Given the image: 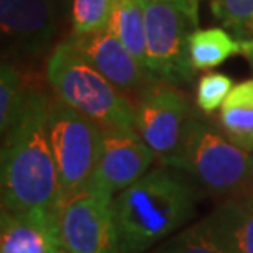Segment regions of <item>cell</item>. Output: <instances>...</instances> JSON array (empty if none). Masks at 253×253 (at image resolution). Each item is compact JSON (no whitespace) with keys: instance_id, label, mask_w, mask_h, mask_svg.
Listing matches in <instances>:
<instances>
[{"instance_id":"obj_10","label":"cell","mask_w":253,"mask_h":253,"mask_svg":"<svg viewBox=\"0 0 253 253\" xmlns=\"http://www.w3.org/2000/svg\"><path fill=\"white\" fill-rule=\"evenodd\" d=\"M2 35L18 54L46 56L56 35L54 0H0Z\"/></svg>"},{"instance_id":"obj_17","label":"cell","mask_w":253,"mask_h":253,"mask_svg":"<svg viewBox=\"0 0 253 253\" xmlns=\"http://www.w3.org/2000/svg\"><path fill=\"white\" fill-rule=\"evenodd\" d=\"M28 89H25L20 71L10 63L0 66V131L2 136L12 128L22 112Z\"/></svg>"},{"instance_id":"obj_14","label":"cell","mask_w":253,"mask_h":253,"mask_svg":"<svg viewBox=\"0 0 253 253\" xmlns=\"http://www.w3.org/2000/svg\"><path fill=\"white\" fill-rule=\"evenodd\" d=\"M235 54L253 64V40H239L224 28L194 30L189 35V58L196 71L214 69Z\"/></svg>"},{"instance_id":"obj_20","label":"cell","mask_w":253,"mask_h":253,"mask_svg":"<svg viewBox=\"0 0 253 253\" xmlns=\"http://www.w3.org/2000/svg\"><path fill=\"white\" fill-rule=\"evenodd\" d=\"M119 2L120 0H73V33H89L107 28Z\"/></svg>"},{"instance_id":"obj_9","label":"cell","mask_w":253,"mask_h":253,"mask_svg":"<svg viewBox=\"0 0 253 253\" xmlns=\"http://www.w3.org/2000/svg\"><path fill=\"white\" fill-rule=\"evenodd\" d=\"M155 158L136 130H104L97 165L85 188L114 197L148 173Z\"/></svg>"},{"instance_id":"obj_15","label":"cell","mask_w":253,"mask_h":253,"mask_svg":"<svg viewBox=\"0 0 253 253\" xmlns=\"http://www.w3.org/2000/svg\"><path fill=\"white\" fill-rule=\"evenodd\" d=\"M219 126L232 143L253 153V79L234 85L220 107Z\"/></svg>"},{"instance_id":"obj_1","label":"cell","mask_w":253,"mask_h":253,"mask_svg":"<svg viewBox=\"0 0 253 253\" xmlns=\"http://www.w3.org/2000/svg\"><path fill=\"white\" fill-rule=\"evenodd\" d=\"M49 99L30 87L27 100L2 140L0 189L2 209L59 224L61 189L48 138Z\"/></svg>"},{"instance_id":"obj_13","label":"cell","mask_w":253,"mask_h":253,"mask_svg":"<svg viewBox=\"0 0 253 253\" xmlns=\"http://www.w3.org/2000/svg\"><path fill=\"white\" fill-rule=\"evenodd\" d=\"M58 244L59 224L2 209L0 253H49Z\"/></svg>"},{"instance_id":"obj_22","label":"cell","mask_w":253,"mask_h":253,"mask_svg":"<svg viewBox=\"0 0 253 253\" xmlns=\"http://www.w3.org/2000/svg\"><path fill=\"white\" fill-rule=\"evenodd\" d=\"M168 3H173L174 7L181 8L183 12L188 15L191 23L194 25V28L199 23V18H197V7H199V0H165Z\"/></svg>"},{"instance_id":"obj_8","label":"cell","mask_w":253,"mask_h":253,"mask_svg":"<svg viewBox=\"0 0 253 253\" xmlns=\"http://www.w3.org/2000/svg\"><path fill=\"white\" fill-rule=\"evenodd\" d=\"M112 199L85 188L64 202L59 214V239L69 253H120Z\"/></svg>"},{"instance_id":"obj_19","label":"cell","mask_w":253,"mask_h":253,"mask_svg":"<svg viewBox=\"0 0 253 253\" xmlns=\"http://www.w3.org/2000/svg\"><path fill=\"white\" fill-rule=\"evenodd\" d=\"M211 10L235 38L253 40V0H211Z\"/></svg>"},{"instance_id":"obj_5","label":"cell","mask_w":253,"mask_h":253,"mask_svg":"<svg viewBox=\"0 0 253 253\" xmlns=\"http://www.w3.org/2000/svg\"><path fill=\"white\" fill-rule=\"evenodd\" d=\"M46 128L64 204L84 191L92 178L104 128L59 97L49 99Z\"/></svg>"},{"instance_id":"obj_23","label":"cell","mask_w":253,"mask_h":253,"mask_svg":"<svg viewBox=\"0 0 253 253\" xmlns=\"http://www.w3.org/2000/svg\"><path fill=\"white\" fill-rule=\"evenodd\" d=\"M49 253H69V252L66 250V249H64V247H63L61 244H58V245H54V247H53V249H51V252H49Z\"/></svg>"},{"instance_id":"obj_12","label":"cell","mask_w":253,"mask_h":253,"mask_svg":"<svg viewBox=\"0 0 253 253\" xmlns=\"http://www.w3.org/2000/svg\"><path fill=\"white\" fill-rule=\"evenodd\" d=\"M202 224L225 253H253V197L222 202Z\"/></svg>"},{"instance_id":"obj_6","label":"cell","mask_w":253,"mask_h":253,"mask_svg":"<svg viewBox=\"0 0 253 253\" xmlns=\"http://www.w3.org/2000/svg\"><path fill=\"white\" fill-rule=\"evenodd\" d=\"M189 17L165 0H145L146 58L145 68L151 81L186 85L196 69L189 58Z\"/></svg>"},{"instance_id":"obj_3","label":"cell","mask_w":253,"mask_h":253,"mask_svg":"<svg viewBox=\"0 0 253 253\" xmlns=\"http://www.w3.org/2000/svg\"><path fill=\"white\" fill-rule=\"evenodd\" d=\"M163 166L189 174L212 194H234L253 181V153L227 138L217 125L197 114L189 115L176 155Z\"/></svg>"},{"instance_id":"obj_4","label":"cell","mask_w":253,"mask_h":253,"mask_svg":"<svg viewBox=\"0 0 253 253\" xmlns=\"http://www.w3.org/2000/svg\"><path fill=\"white\" fill-rule=\"evenodd\" d=\"M46 78L59 99L104 130H135V107L68 43L49 54Z\"/></svg>"},{"instance_id":"obj_11","label":"cell","mask_w":253,"mask_h":253,"mask_svg":"<svg viewBox=\"0 0 253 253\" xmlns=\"http://www.w3.org/2000/svg\"><path fill=\"white\" fill-rule=\"evenodd\" d=\"M64 42L122 92L141 90L151 81L143 66L107 28L71 33Z\"/></svg>"},{"instance_id":"obj_2","label":"cell","mask_w":253,"mask_h":253,"mask_svg":"<svg viewBox=\"0 0 253 253\" xmlns=\"http://www.w3.org/2000/svg\"><path fill=\"white\" fill-rule=\"evenodd\" d=\"M178 169H151L112 199L120 253H146L174 235L196 211V189Z\"/></svg>"},{"instance_id":"obj_16","label":"cell","mask_w":253,"mask_h":253,"mask_svg":"<svg viewBox=\"0 0 253 253\" xmlns=\"http://www.w3.org/2000/svg\"><path fill=\"white\" fill-rule=\"evenodd\" d=\"M107 30H110L125 44V48L145 68V0H120L114 10L112 17H110Z\"/></svg>"},{"instance_id":"obj_21","label":"cell","mask_w":253,"mask_h":253,"mask_svg":"<svg viewBox=\"0 0 253 253\" xmlns=\"http://www.w3.org/2000/svg\"><path fill=\"white\" fill-rule=\"evenodd\" d=\"M234 89V81L220 73H207L199 79L196 90V105L202 114H212L222 107Z\"/></svg>"},{"instance_id":"obj_18","label":"cell","mask_w":253,"mask_h":253,"mask_svg":"<svg viewBox=\"0 0 253 253\" xmlns=\"http://www.w3.org/2000/svg\"><path fill=\"white\" fill-rule=\"evenodd\" d=\"M146 253H225L212 240L209 232L202 224L188 227V229L176 232L161 244L153 247Z\"/></svg>"},{"instance_id":"obj_7","label":"cell","mask_w":253,"mask_h":253,"mask_svg":"<svg viewBox=\"0 0 253 253\" xmlns=\"http://www.w3.org/2000/svg\"><path fill=\"white\" fill-rule=\"evenodd\" d=\"M191 115L189 102L176 85L150 81L135 104V130L166 165L178 151Z\"/></svg>"}]
</instances>
